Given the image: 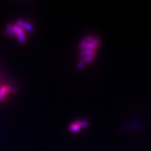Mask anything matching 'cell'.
Masks as SVG:
<instances>
[{
	"instance_id": "cell-3",
	"label": "cell",
	"mask_w": 151,
	"mask_h": 151,
	"mask_svg": "<svg viewBox=\"0 0 151 151\" xmlns=\"http://www.w3.org/2000/svg\"><path fill=\"white\" fill-rule=\"evenodd\" d=\"M88 126V122L86 120H77L70 124L69 127V130L73 132H78L84 127Z\"/></svg>"
},
{
	"instance_id": "cell-1",
	"label": "cell",
	"mask_w": 151,
	"mask_h": 151,
	"mask_svg": "<svg viewBox=\"0 0 151 151\" xmlns=\"http://www.w3.org/2000/svg\"><path fill=\"white\" fill-rule=\"evenodd\" d=\"M100 45V40L95 36H86L81 40L78 45L79 68L89 65L95 60Z\"/></svg>"
},
{
	"instance_id": "cell-2",
	"label": "cell",
	"mask_w": 151,
	"mask_h": 151,
	"mask_svg": "<svg viewBox=\"0 0 151 151\" xmlns=\"http://www.w3.org/2000/svg\"><path fill=\"white\" fill-rule=\"evenodd\" d=\"M8 34L17 37L19 42L24 43L26 41V30L22 26L17 25H8L6 28Z\"/></svg>"
},
{
	"instance_id": "cell-4",
	"label": "cell",
	"mask_w": 151,
	"mask_h": 151,
	"mask_svg": "<svg viewBox=\"0 0 151 151\" xmlns=\"http://www.w3.org/2000/svg\"><path fill=\"white\" fill-rule=\"evenodd\" d=\"M12 91L11 86L9 85H2L0 86V102L3 101L9 94Z\"/></svg>"
}]
</instances>
